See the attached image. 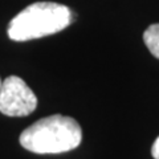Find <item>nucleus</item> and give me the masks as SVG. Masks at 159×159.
Returning <instances> with one entry per match:
<instances>
[{
    "mask_svg": "<svg viewBox=\"0 0 159 159\" xmlns=\"http://www.w3.org/2000/svg\"><path fill=\"white\" fill-rule=\"evenodd\" d=\"M143 40L152 56L159 58V23L152 24L146 29L143 33Z\"/></svg>",
    "mask_w": 159,
    "mask_h": 159,
    "instance_id": "20e7f679",
    "label": "nucleus"
},
{
    "mask_svg": "<svg viewBox=\"0 0 159 159\" xmlns=\"http://www.w3.org/2000/svg\"><path fill=\"white\" fill-rule=\"evenodd\" d=\"M37 98L23 78L9 76L0 89V113L8 117H27L34 111Z\"/></svg>",
    "mask_w": 159,
    "mask_h": 159,
    "instance_id": "7ed1b4c3",
    "label": "nucleus"
},
{
    "mask_svg": "<svg viewBox=\"0 0 159 159\" xmlns=\"http://www.w3.org/2000/svg\"><path fill=\"white\" fill-rule=\"evenodd\" d=\"M19 141L25 150L34 154H60L80 146L82 130L72 117L54 114L27 127Z\"/></svg>",
    "mask_w": 159,
    "mask_h": 159,
    "instance_id": "f257e3e1",
    "label": "nucleus"
},
{
    "mask_svg": "<svg viewBox=\"0 0 159 159\" xmlns=\"http://www.w3.org/2000/svg\"><path fill=\"white\" fill-rule=\"evenodd\" d=\"M72 23V11L53 2L33 3L15 16L8 25V37L13 41H28L54 34Z\"/></svg>",
    "mask_w": 159,
    "mask_h": 159,
    "instance_id": "f03ea898",
    "label": "nucleus"
},
{
    "mask_svg": "<svg viewBox=\"0 0 159 159\" xmlns=\"http://www.w3.org/2000/svg\"><path fill=\"white\" fill-rule=\"evenodd\" d=\"M151 155L154 159H159V137L155 139V142L152 143L151 147Z\"/></svg>",
    "mask_w": 159,
    "mask_h": 159,
    "instance_id": "39448f33",
    "label": "nucleus"
},
{
    "mask_svg": "<svg viewBox=\"0 0 159 159\" xmlns=\"http://www.w3.org/2000/svg\"><path fill=\"white\" fill-rule=\"evenodd\" d=\"M2 84H3V82H2V80H0V89H2Z\"/></svg>",
    "mask_w": 159,
    "mask_h": 159,
    "instance_id": "423d86ee",
    "label": "nucleus"
}]
</instances>
